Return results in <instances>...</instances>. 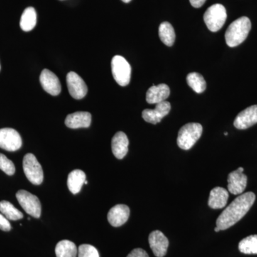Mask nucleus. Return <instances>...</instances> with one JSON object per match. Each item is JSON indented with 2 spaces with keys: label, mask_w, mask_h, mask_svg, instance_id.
<instances>
[{
  "label": "nucleus",
  "mask_w": 257,
  "mask_h": 257,
  "mask_svg": "<svg viewBox=\"0 0 257 257\" xmlns=\"http://www.w3.org/2000/svg\"><path fill=\"white\" fill-rule=\"evenodd\" d=\"M84 184H88V182L87 180L85 181V182H84Z\"/></svg>",
  "instance_id": "34"
},
{
  "label": "nucleus",
  "mask_w": 257,
  "mask_h": 257,
  "mask_svg": "<svg viewBox=\"0 0 257 257\" xmlns=\"http://www.w3.org/2000/svg\"><path fill=\"white\" fill-rule=\"evenodd\" d=\"M0 170L9 176L13 175L15 173L14 163L1 153H0Z\"/></svg>",
  "instance_id": "27"
},
{
  "label": "nucleus",
  "mask_w": 257,
  "mask_h": 257,
  "mask_svg": "<svg viewBox=\"0 0 257 257\" xmlns=\"http://www.w3.org/2000/svg\"><path fill=\"white\" fill-rule=\"evenodd\" d=\"M92 122V115L87 111H77L66 117L65 125L71 128H87Z\"/></svg>",
  "instance_id": "16"
},
{
  "label": "nucleus",
  "mask_w": 257,
  "mask_h": 257,
  "mask_svg": "<svg viewBox=\"0 0 257 257\" xmlns=\"http://www.w3.org/2000/svg\"><path fill=\"white\" fill-rule=\"evenodd\" d=\"M23 145L21 136L12 128H0V148L9 152L20 150Z\"/></svg>",
  "instance_id": "8"
},
{
  "label": "nucleus",
  "mask_w": 257,
  "mask_h": 257,
  "mask_svg": "<svg viewBox=\"0 0 257 257\" xmlns=\"http://www.w3.org/2000/svg\"><path fill=\"white\" fill-rule=\"evenodd\" d=\"M128 140L127 136L122 132H119L113 137L111 140V150L115 157L121 160L128 152Z\"/></svg>",
  "instance_id": "18"
},
{
  "label": "nucleus",
  "mask_w": 257,
  "mask_h": 257,
  "mask_svg": "<svg viewBox=\"0 0 257 257\" xmlns=\"http://www.w3.org/2000/svg\"><path fill=\"white\" fill-rule=\"evenodd\" d=\"M111 66L113 77L116 83L121 87L128 85L131 79L132 68L126 59L120 55L114 56Z\"/></svg>",
  "instance_id": "5"
},
{
  "label": "nucleus",
  "mask_w": 257,
  "mask_h": 257,
  "mask_svg": "<svg viewBox=\"0 0 257 257\" xmlns=\"http://www.w3.org/2000/svg\"><path fill=\"white\" fill-rule=\"evenodd\" d=\"M251 28V23L246 17H241L229 25L225 33V40L228 46L234 47L242 43Z\"/></svg>",
  "instance_id": "2"
},
{
  "label": "nucleus",
  "mask_w": 257,
  "mask_h": 257,
  "mask_svg": "<svg viewBox=\"0 0 257 257\" xmlns=\"http://www.w3.org/2000/svg\"><path fill=\"white\" fill-rule=\"evenodd\" d=\"M42 87L52 96H57L61 92V84L58 77L49 69H44L40 77Z\"/></svg>",
  "instance_id": "14"
},
{
  "label": "nucleus",
  "mask_w": 257,
  "mask_h": 257,
  "mask_svg": "<svg viewBox=\"0 0 257 257\" xmlns=\"http://www.w3.org/2000/svg\"><path fill=\"white\" fill-rule=\"evenodd\" d=\"M16 197L21 207L28 214L37 219L40 217L41 203L36 196L27 191L20 190L17 193Z\"/></svg>",
  "instance_id": "7"
},
{
  "label": "nucleus",
  "mask_w": 257,
  "mask_h": 257,
  "mask_svg": "<svg viewBox=\"0 0 257 257\" xmlns=\"http://www.w3.org/2000/svg\"><path fill=\"white\" fill-rule=\"evenodd\" d=\"M203 128L199 123H188L179 130L177 137V145L179 148L189 150L202 136Z\"/></svg>",
  "instance_id": "3"
},
{
  "label": "nucleus",
  "mask_w": 257,
  "mask_h": 257,
  "mask_svg": "<svg viewBox=\"0 0 257 257\" xmlns=\"http://www.w3.org/2000/svg\"><path fill=\"white\" fill-rule=\"evenodd\" d=\"M121 1L124 2V3H128L132 1V0H121Z\"/></svg>",
  "instance_id": "33"
},
{
  "label": "nucleus",
  "mask_w": 257,
  "mask_h": 257,
  "mask_svg": "<svg viewBox=\"0 0 257 257\" xmlns=\"http://www.w3.org/2000/svg\"><path fill=\"white\" fill-rule=\"evenodd\" d=\"M159 36L165 45L172 47L175 41L176 35L173 27L168 22H164L159 28Z\"/></svg>",
  "instance_id": "22"
},
{
  "label": "nucleus",
  "mask_w": 257,
  "mask_h": 257,
  "mask_svg": "<svg viewBox=\"0 0 257 257\" xmlns=\"http://www.w3.org/2000/svg\"><path fill=\"white\" fill-rule=\"evenodd\" d=\"M67 87L70 95L75 99H83L87 94V87L82 77L74 72L67 75Z\"/></svg>",
  "instance_id": "9"
},
{
  "label": "nucleus",
  "mask_w": 257,
  "mask_h": 257,
  "mask_svg": "<svg viewBox=\"0 0 257 257\" xmlns=\"http://www.w3.org/2000/svg\"><path fill=\"white\" fill-rule=\"evenodd\" d=\"M257 123V105H253L241 111L235 118L234 125L238 130H246Z\"/></svg>",
  "instance_id": "13"
},
{
  "label": "nucleus",
  "mask_w": 257,
  "mask_h": 257,
  "mask_svg": "<svg viewBox=\"0 0 257 257\" xmlns=\"http://www.w3.org/2000/svg\"><path fill=\"white\" fill-rule=\"evenodd\" d=\"M170 110V103L167 101H162L156 104L155 109H145L143 111V117L147 122L156 124L160 122L162 118L167 116Z\"/></svg>",
  "instance_id": "11"
},
{
  "label": "nucleus",
  "mask_w": 257,
  "mask_h": 257,
  "mask_svg": "<svg viewBox=\"0 0 257 257\" xmlns=\"http://www.w3.org/2000/svg\"><path fill=\"white\" fill-rule=\"evenodd\" d=\"M187 84L197 94H201L205 91L207 83L202 74L197 72L189 73L187 77Z\"/></svg>",
  "instance_id": "24"
},
{
  "label": "nucleus",
  "mask_w": 257,
  "mask_h": 257,
  "mask_svg": "<svg viewBox=\"0 0 257 257\" xmlns=\"http://www.w3.org/2000/svg\"><path fill=\"white\" fill-rule=\"evenodd\" d=\"M0 211L9 220L16 221L23 218V213L8 201L0 202Z\"/></svg>",
  "instance_id": "25"
},
{
  "label": "nucleus",
  "mask_w": 257,
  "mask_h": 257,
  "mask_svg": "<svg viewBox=\"0 0 257 257\" xmlns=\"http://www.w3.org/2000/svg\"><path fill=\"white\" fill-rule=\"evenodd\" d=\"M55 253L57 257H77L78 249L72 241L62 240L56 246Z\"/></svg>",
  "instance_id": "21"
},
{
  "label": "nucleus",
  "mask_w": 257,
  "mask_h": 257,
  "mask_svg": "<svg viewBox=\"0 0 257 257\" xmlns=\"http://www.w3.org/2000/svg\"><path fill=\"white\" fill-rule=\"evenodd\" d=\"M227 18L226 10L221 4L211 5L204 15V20L211 32H216L224 26Z\"/></svg>",
  "instance_id": "4"
},
{
  "label": "nucleus",
  "mask_w": 257,
  "mask_h": 257,
  "mask_svg": "<svg viewBox=\"0 0 257 257\" xmlns=\"http://www.w3.org/2000/svg\"><path fill=\"white\" fill-rule=\"evenodd\" d=\"M130 214V209L127 206L117 204L111 208L108 212V221L114 227H119L127 221Z\"/></svg>",
  "instance_id": "15"
},
{
  "label": "nucleus",
  "mask_w": 257,
  "mask_h": 257,
  "mask_svg": "<svg viewBox=\"0 0 257 257\" xmlns=\"http://www.w3.org/2000/svg\"><path fill=\"white\" fill-rule=\"evenodd\" d=\"M78 257H99V252L94 246L82 244L78 248Z\"/></svg>",
  "instance_id": "28"
},
{
  "label": "nucleus",
  "mask_w": 257,
  "mask_h": 257,
  "mask_svg": "<svg viewBox=\"0 0 257 257\" xmlns=\"http://www.w3.org/2000/svg\"><path fill=\"white\" fill-rule=\"evenodd\" d=\"M86 181V175L82 170H75L71 172L67 178L68 189L73 194H78Z\"/></svg>",
  "instance_id": "20"
},
{
  "label": "nucleus",
  "mask_w": 257,
  "mask_h": 257,
  "mask_svg": "<svg viewBox=\"0 0 257 257\" xmlns=\"http://www.w3.org/2000/svg\"><path fill=\"white\" fill-rule=\"evenodd\" d=\"M149 243L154 254L157 257H164L167 253L169 240L162 231L156 230L149 236Z\"/></svg>",
  "instance_id": "12"
},
{
  "label": "nucleus",
  "mask_w": 257,
  "mask_h": 257,
  "mask_svg": "<svg viewBox=\"0 0 257 257\" xmlns=\"http://www.w3.org/2000/svg\"><path fill=\"white\" fill-rule=\"evenodd\" d=\"M240 252L245 254H257V234L251 235L239 243Z\"/></svg>",
  "instance_id": "26"
},
{
  "label": "nucleus",
  "mask_w": 257,
  "mask_h": 257,
  "mask_svg": "<svg viewBox=\"0 0 257 257\" xmlns=\"http://www.w3.org/2000/svg\"><path fill=\"white\" fill-rule=\"evenodd\" d=\"M256 196L253 192L241 194L228 206L216 219V226L226 230L237 223L252 207Z\"/></svg>",
  "instance_id": "1"
},
{
  "label": "nucleus",
  "mask_w": 257,
  "mask_h": 257,
  "mask_svg": "<svg viewBox=\"0 0 257 257\" xmlns=\"http://www.w3.org/2000/svg\"><path fill=\"white\" fill-rule=\"evenodd\" d=\"M243 167L233 171L228 176V189L231 194H241L247 185V177L243 173Z\"/></svg>",
  "instance_id": "10"
},
{
  "label": "nucleus",
  "mask_w": 257,
  "mask_h": 257,
  "mask_svg": "<svg viewBox=\"0 0 257 257\" xmlns=\"http://www.w3.org/2000/svg\"><path fill=\"white\" fill-rule=\"evenodd\" d=\"M11 229L9 219H7L3 214H0V229L4 231H9Z\"/></svg>",
  "instance_id": "29"
},
{
  "label": "nucleus",
  "mask_w": 257,
  "mask_h": 257,
  "mask_svg": "<svg viewBox=\"0 0 257 257\" xmlns=\"http://www.w3.org/2000/svg\"><path fill=\"white\" fill-rule=\"evenodd\" d=\"M224 135H228V133H224Z\"/></svg>",
  "instance_id": "35"
},
{
  "label": "nucleus",
  "mask_w": 257,
  "mask_h": 257,
  "mask_svg": "<svg viewBox=\"0 0 257 257\" xmlns=\"http://www.w3.org/2000/svg\"><path fill=\"white\" fill-rule=\"evenodd\" d=\"M23 170L25 176L31 183L40 185L43 182V170L36 157L32 154H27L24 157Z\"/></svg>",
  "instance_id": "6"
},
{
  "label": "nucleus",
  "mask_w": 257,
  "mask_h": 257,
  "mask_svg": "<svg viewBox=\"0 0 257 257\" xmlns=\"http://www.w3.org/2000/svg\"><path fill=\"white\" fill-rule=\"evenodd\" d=\"M192 7L195 8H199L205 3L206 0H189Z\"/></svg>",
  "instance_id": "31"
},
{
  "label": "nucleus",
  "mask_w": 257,
  "mask_h": 257,
  "mask_svg": "<svg viewBox=\"0 0 257 257\" xmlns=\"http://www.w3.org/2000/svg\"><path fill=\"white\" fill-rule=\"evenodd\" d=\"M126 257H149L148 253L143 248H135Z\"/></svg>",
  "instance_id": "30"
},
{
  "label": "nucleus",
  "mask_w": 257,
  "mask_h": 257,
  "mask_svg": "<svg viewBox=\"0 0 257 257\" xmlns=\"http://www.w3.org/2000/svg\"><path fill=\"white\" fill-rule=\"evenodd\" d=\"M170 94V89L168 85L161 84L153 85L148 89L147 92L146 100L149 104H158L166 101Z\"/></svg>",
  "instance_id": "17"
},
{
  "label": "nucleus",
  "mask_w": 257,
  "mask_h": 257,
  "mask_svg": "<svg viewBox=\"0 0 257 257\" xmlns=\"http://www.w3.org/2000/svg\"><path fill=\"white\" fill-rule=\"evenodd\" d=\"M229 199V192L222 187H215L212 189L209 194V204L211 209H222L226 205Z\"/></svg>",
  "instance_id": "19"
},
{
  "label": "nucleus",
  "mask_w": 257,
  "mask_h": 257,
  "mask_svg": "<svg viewBox=\"0 0 257 257\" xmlns=\"http://www.w3.org/2000/svg\"><path fill=\"white\" fill-rule=\"evenodd\" d=\"M214 231H216V232H219V231H221L220 229H219V227H217V226H216V227H215V229H214Z\"/></svg>",
  "instance_id": "32"
},
{
  "label": "nucleus",
  "mask_w": 257,
  "mask_h": 257,
  "mask_svg": "<svg viewBox=\"0 0 257 257\" xmlns=\"http://www.w3.org/2000/svg\"><path fill=\"white\" fill-rule=\"evenodd\" d=\"M37 13L33 8L25 10L20 20V28L25 32H30L36 26Z\"/></svg>",
  "instance_id": "23"
}]
</instances>
